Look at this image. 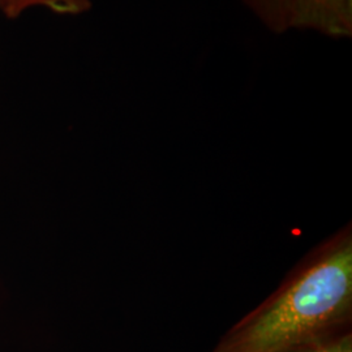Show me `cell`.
<instances>
[{"label": "cell", "instance_id": "cell-1", "mask_svg": "<svg viewBox=\"0 0 352 352\" xmlns=\"http://www.w3.org/2000/svg\"><path fill=\"white\" fill-rule=\"evenodd\" d=\"M351 223L308 252L213 352H285L351 327Z\"/></svg>", "mask_w": 352, "mask_h": 352}, {"label": "cell", "instance_id": "cell-2", "mask_svg": "<svg viewBox=\"0 0 352 352\" xmlns=\"http://www.w3.org/2000/svg\"><path fill=\"white\" fill-rule=\"evenodd\" d=\"M292 28L312 29L329 37H350L352 0H294Z\"/></svg>", "mask_w": 352, "mask_h": 352}, {"label": "cell", "instance_id": "cell-3", "mask_svg": "<svg viewBox=\"0 0 352 352\" xmlns=\"http://www.w3.org/2000/svg\"><path fill=\"white\" fill-rule=\"evenodd\" d=\"M256 16L274 33H285L292 26L294 0H244Z\"/></svg>", "mask_w": 352, "mask_h": 352}, {"label": "cell", "instance_id": "cell-4", "mask_svg": "<svg viewBox=\"0 0 352 352\" xmlns=\"http://www.w3.org/2000/svg\"><path fill=\"white\" fill-rule=\"evenodd\" d=\"M32 7H45L59 14H78L90 8V0H6L1 6L8 17H16Z\"/></svg>", "mask_w": 352, "mask_h": 352}, {"label": "cell", "instance_id": "cell-5", "mask_svg": "<svg viewBox=\"0 0 352 352\" xmlns=\"http://www.w3.org/2000/svg\"><path fill=\"white\" fill-rule=\"evenodd\" d=\"M285 352H352L351 327L302 343Z\"/></svg>", "mask_w": 352, "mask_h": 352}, {"label": "cell", "instance_id": "cell-6", "mask_svg": "<svg viewBox=\"0 0 352 352\" xmlns=\"http://www.w3.org/2000/svg\"><path fill=\"white\" fill-rule=\"evenodd\" d=\"M6 0H0V6H3V3H4Z\"/></svg>", "mask_w": 352, "mask_h": 352}]
</instances>
